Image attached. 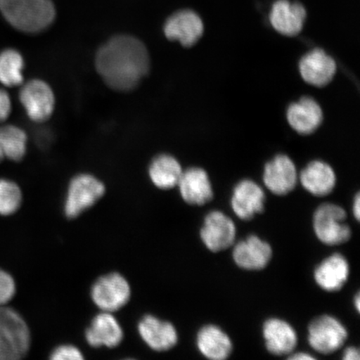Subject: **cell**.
I'll list each match as a JSON object with an SVG mask.
<instances>
[{"mask_svg":"<svg viewBox=\"0 0 360 360\" xmlns=\"http://www.w3.org/2000/svg\"><path fill=\"white\" fill-rule=\"evenodd\" d=\"M323 119L321 107L313 98H301L291 103L287 110L288 123L300 134L309 135L316 131Z\"/></svg>","mask_w":360,"mask_h":360,"instance_id":"cell-20","label":"cell"},{"mask_svg":"<svg viewBox=\"0 0 360 360\" xmlns=\"http://www.w3.org/2000/svg\"><path fill=\"white\" fill-rule=\"evenodd\" d=\"M0 13L13 28L26 34L43 32L56 16L52 0H0Z\"/></svg>","mask_w":360,"mask_h":360,"instance_id":"cell-2","label":"cell"},{"mask_svg":"<svg viewBox=\"0 0 360 360\" xmlns=\"http://www.w3.org/2000/svg\"><path fill=\"white\" fill-rule=\"evenodd\" d=\"M16 283L11 274L0 269V307L6 306L15 295Z\"/></svg>","mask_w":360,"mask_h":360,"instance_id":"cell-28","label":"cell"},{"mask_svg":"<svg viewBox=\"0 0 360 360\" xmlns=\"http://www.w3.org/2000/svg\"><path fill=\"white\" fill-rule=\"evenodd\" d=\"M180 195L188 205L202 206L214 198L212 184L205 169L193 167L183 171L178 186Z\"/></svg>","mask_w":360,"mask_h":360,"instance_id":"cell-18","label":"cell"},{"mask_svg":"<svg viewBox=\"0 0 360 360\" xmlns=\"http://www.w3.org/2000/svg\"><path fill=\"white\" fill-rule=\"evenodd\" d=\"M85 338L94 348H115L122 342L124 332L112 313L102 311L94 318Z\"/></svg>","mask_w":360,"mask_h":360,"instance_id":"cell-21","label":"cell"},{"mask_svg":"<svg viewBox=\"0 0 360 360\" xmlns=\"http://www.w3.org/2000/svg\"><path fill=\"white\" fill-rule=\"evenodd\" d=\"M204 32L205 25L200 16L187 8L174 13L164 25L166 38L187 48L199 42Z\"/></svg>","mask_w":360,"mask_h":360,"instance_id":"cell-10","label":"cell"},{"mask_svg":"<svg viewBox=\"0 0 360 360\" xmlns=\"http://www.w3.org/2000/svg\"><path fill=\"white\" fill-rule=\"evenodd\" d=\"M25 61L16 49H7L0 53V83L6 87H15L24 82L22 70Z\"/></svg>","mask_w":360,"mask_h":360,"instance_id":"cell-26","label":"cell"},{"mask_svg":"<svg viewBox=\"0 0 360 360\" xmlns=\"http://www.w3.org/2000/svg\"><path fill=\"white\" fill-rule=\"evenodd\" d=\"M265 348L276 356H288L298 345V335L290 323L278 318H270L263 325Z\"/></svg>","mask_w":360,"mask_h":360,"instance_id":"cell-16","label":"cell"},{"mask_svg":"<svg viewBox=\"0 0 360 360\" xmlns=\"http://www.w3.org/2000/svg\"><path fill=\"white\" fill-rule=\"evenodd\" d=\"M236 233V224L231 218L222 211L213 210L205 216L200 236L207 249L218 253L235 244Z\"/></svg>","mask_w":360,"mask_h":360,"instance_id":"cell-8","label":"cell"},{"mask_svg":"<svg viewBox=\"0 0 360 360\" xmlns=\"http://www.w3.org/2000/svg\"><path fill=\"white\" fill-rule=\"evenodd\" d=\"M232 256L238 268L259 271L268 266L273 257V250L268 242L252 235L235 245Z\"/></svg>","mask_w":360,"mask_h":360,"instance_id":"cell-14","label":"cell"},{"mask_svg":"<svg viewBox=\"0 0 360 360\" xmlns=\"http://www.w3.org/2000/svg\"><path fill=\"white\" fill-rule=\"evenodd\" d=\"M20 101L29 118L34 122H44L51 118L55 109V94L49 85L40 79L30 80L22 87Z\"/></svg>","mask_w":360,"mask_h":360,"instance_id":"cell-9","label":"cell"},{"mask_svg":"<svg viewBox=\"0 0 360 360\" xmlns=\"http://www.w3.org/2000/svg\"><path fill=\"white\" fill-rule=\"evenodd\" d=\"M265 201L266 196L262 187L253 180L243 179L233 188L231 205L238 219L250 221L264 212Z\"/></svg>","mask_w":360,"mask_h":360,"instance_id":"cell-12","label":"cell"},{"mask_svg":"<svg viewBox=\"0 0 360 360\" xmlns=\"http://www.w3.org/2000/svg\"><path fill=\"white\" fill-rule=\"evenodd\" d=\"M28 137L18 126L7 124L0 126V163L8 159L21 161L27 152Z\"/></svg>","mask_w":360,"mask_h":360,"instance_id":"cell-25","label":"cell"},{"mask_svg":"<svg viewBox=\"0 0 360 360\" xmlns=\"http://www.w3.org/2000/svg\"><path fill=\"white\" fill-rule=\"evenodd\" d=\"M52 360H82L83 354L81 351L71 345L58 346L51 355Z\"/></svg>","mask_w":360,"mask_h":360,"instance_id":"cell-29","label":"cell"},{"mask_svg":"<svg viewBox=\"0 0 360 360\" xmlns=\"http://www.w3.org/2000/svg\"><path fill=\"white\" fill-rule=\"evenodd\" d=\"M301 77L312 86H326L334 79L336 62L321 49H314L301 58L299 65Z\"/></svg>","mask_w":360,"mask_h":360,"instance_id":"cell-15","label":"cell"},{"mask_svg":"<svg viewBox=\"0 0 360 360\" xmlns=\"http://www.w3.org/2000/svg\"><path fill=\"white\" fill-rule=\"evenodd\" d=\"M307 11L304 4L292 0H276L270 8V25L277 33L295 37L303 30Z\"/></svg>","mask_w":360,"mask_h":360,"instance_id":"cell-11","label":"cell"},{"mask_svg":"<svg viewBox=\"0 0 360 360\" xmlns=\"http://www.w3.org/2000/svg\"><path fill=\"white\" fill-rule=\"evenodd\" d=\"M105 193V186L91 174H79L71 180L65 202V214L75 219L96 204Z\"/></svg>","mask_w":360,"mask_h":360,"instance_id":"cell-6","label":"cell"},{"mask_svg":"<svg viewBox=\"0 0 360 360\" xmlns=\"http://www.w3.org/2000/svg\"><path fill=\"white\" fill-rule=\"evenodd\" d=\"M348 330L339 319L323 314L314 318L308 327V342L314 351L323 355L332 354L343 347Z\"/></svg>","mask_w":360,"mask_h":360,"instance_id":"cell-5","label":"cell"},{"mask_svg":"<svg viewBox=\"0 0 360 360\" xmlns=\"http://www.w3.org/2000/svg\"><path fill=\"white\" fill-rule=\"evenodd\" d=\"M90 294L94 304L103 312L114 313L128 304L131 289L123 276L111 273L98 278Z\"/></svg>","mask_w":360,"mask_h":360,"instance_id":"cell-7","label":"cell"},{"mask_svg":"<svg viewBox=\"0 0 360 360\" xmlns=\"http://www.w3.org/2000/svg\"><path fill=\"white\" fill-rule=\"evenodd\" d=\"M96 65L110 88L129 91L146 77L150 69V58L141 40L130 35H118L98 51Z\"/></svg>","mask_w":360,"mask_h":360,"instance_id":"cell-1","label":"cell"},{"mask_svg":"<svg viewBox=\"0 0 360 360\" xmlns=\"http://www.w3.org/2000/svg\"><path fill=\"white\" fill-rule=\"evenodd\" d=\"M359 350L356 347L350 346L349 348H346L343 354L344 360H359L360 354Z\"/></svg>","mask_w":360,"mask_h":360,"instance_id":"cell-31","label":"cell"},{"mask_svg":"<svg viewBox=\"0 0 360 360\" xmlns=\"http://www.w3.org/2000/svg\"><path fill=\"white\" fill-rule=\"evenodd\" d=\"M289 359L292 360H313L316 358L313 356V355L311 354L301 352L295 354L292 353L291 354H290Z\"/></svg>","mask_w":360,"mask_h":360,"instance_id":"cell-33","label":"cell"},{"mask_svg":"<svg viewBox=\"0 0 360 360\" xmlns=\"http://www.w3.org/2000/svg\"><path fill=\"white\" fill-rule=\"evenodd\" d=\"M296 166L290 157L278 155L265 165L263 181L265 187L278 196L289 195L298 183Z\"/></svg>","mask_w":360,"mask_h":360,"instance_id":"cell-13","label":"cell"},{"mask_svg":"<svg viewBox=\"0 0 360 360\" xmlns=\"http://www.w3.org/2000/svg\"><path fill=\"white\" fill-rule=\"evenodd\" d=\"M347 214L341 206L326 202L314 211L313 227L315 236L322 244L337 246L347 243L352 236L345 223Z\"/></svg>","mask_w":360,"mask_h":360,"instance_id":"cell-4","label":"cell"},{"mask_svg":"<svg viewBox=\"0 0 360 360\" xmlns=\"http://www.w3.org/2000/svg\"><path fill=\"white\" fill-rule=\"evenodd\" d=\"M354 306L355 309L357 310L359 313L360 311V295L359 292H357V295H355L354 298Z\"/></svg>","mask_w":360,"mask_h":360,"instance_id":"cell-34","label":"cell"},{"mask_svg":"<svg viewBox=\"0 0 360 360\" xmlns=\"http://www.w3.org/2000/svg\"><path fill=\"white\" fill-rule=\"evenodd\" d=\"M22 192L12 180L0 179V215L15 214L22 204Z\"/></svg>","mask_w":360,"mask_h":360,"instance_id":"cell-27","label":"cell"},{"mask_svg":"<svg viewBox=\"0 0 360 360\" xmlns=\"http://www.w3.org/2000/svg\"><path fill=\"white\" fill-rule=\"evenodd\" d=\"M300 180L304 190L316 197L330 195L337 181L334 169L321 160L310 162L301 172Z\"/></svg>","mask_w":360,"mask_h":360,"instance_id":"cell-22","label":"cell"},{"mask_svg":"<svg viewBox=\"0 0 360 360\" xmlns=\"http://www.w3.org/2000/svg\"><path fill=\"white\" fill-rule=\"evenodd\" d=\"M11 100L6 90L0 88V123L4 122L11 115Z\"/></svg>","mask_w":360,"mask_h":360,"instance_id":"cell-30","label":"cell"},{"mask_svg":"<svg viewBox=\"0 0 360 360\" xmlns=\"http://www.w3.org/2000/svg\"><path fill=\"white\" fill-rule=\"evenodd\" d=\"M183 171L175 158L160 155L153 160L148 173L153 184L160 190L166 191L178 186Z\"/></svg>","mask_w":360,"mask_h":360,"instance_id":"cell-24","label":"cell"},{"mask_svg":"<svg viewBox=\"0 0 360 360\" xmlns=\"http://www.w3.org/2000/svg\"><path fill=\"white\" fill-rule=\"evenodd\" d=\"M30 331L25 319L16 310L0 307V360H18L28 354Z\"/></svg>","mask_w":360,"mask_h":360,"instance_id":"cell-3","label":"cell"},{"mask_svg":"<svg viewBox=\"0 0 360 360\" xmlns=\"http://www.w3.org/2000/svg\"><path fill=\"white\" fill-rule=\"evenodd\" d=\"M350 274L349 264L343 255L333 254L323 259L314 270L317 285L326 292L340 291L347 283Z\"/></svg>","mask_w":360,"mask_h":360,"instance_id":"cell-19","label":"cell"},{"mask_svg":"<svg viewBox=\"0 0 360 360\" xmlns=\"http://www.w3.org/2000/svg\"><path fill=\"white\" fill-rule=\"evenodd\" d=\"M138 331L148 347L159 352L173 349L178 343L176 328L154 315H146L139 323Z\"/></svg>","mask_w":360,"mask_h":360,"instance_id":"cell-17","label":"cell"},{"mask_svg":"<svg viewBox=\"0 0 360 360\" xmlns=\"http://www.w3.org/2000/svg\"><path fill=\"white\" fill-rule=\"evenodd\" d=\"M353 214L354 216L355 219L357 221H359L360 219V195L359 193L355 195L353 202Z\"/></svg>","mask_w":360,"mask_h":360,"instance_id":"cell-32","label":"cell"},{"mask_svg":"<svg viewBox=\"0 0 360 360\" xmlns=\"http://www.w3.org/2000/svg\"><path fill=\"white\" fill-rule=\"evenodd\" d=\"M196 345L202 356L211 360L227 359L233 352L231 338L221 328L214 325L200 328L197 334Z\"/></svg>","mask_w":360,"mask_h":360,"instance_id":"cell-23","label":"cell"}]
</instances>
